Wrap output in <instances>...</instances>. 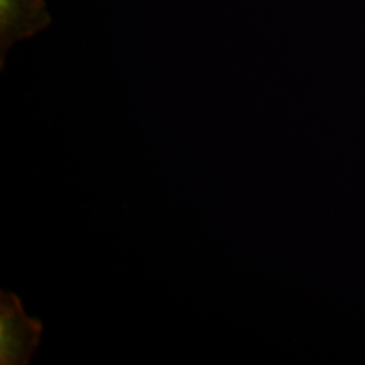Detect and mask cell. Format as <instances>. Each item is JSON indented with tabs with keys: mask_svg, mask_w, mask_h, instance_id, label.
<instances>
[{
	"mask_svg": "<svg viewBox=\"0 0 365 365\" xmlns=\"http://www.w3.org/2000/svg\"><path fill=\"white\" fill-rule=\"evenodd\" d=\"M43 333L38 318L27 317L21 299L10 291H0V364L29 365Z\"/></svg>",
	"mask_w": 365,
	"mask_h": 365,
	"instance_id": "1",
	"label": "cell"
},
{
	"mask_svg": "<svg viewBox=\"0 0 365 365\" xmlns=\"http://www.w3.org/2000/svg\"><path fill=\"white\" fill-rule=\"evenodd\" d=\"M51 22L45 0H0V66L14 43L36 36Z\"/></svg>",
	"mask_w": 365,
	"mask_h": 365,
	"instance_id": "2",
	"label": "cell"
}]
</instances>
